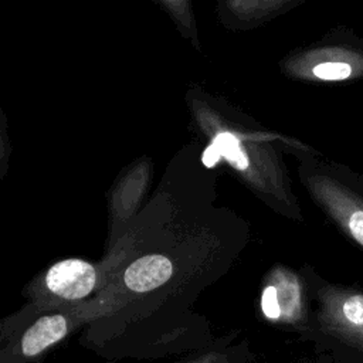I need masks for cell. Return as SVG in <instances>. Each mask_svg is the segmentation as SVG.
I'll return each mask as SVG.
<instances>
[{"mask_svg": "<svg viewBox=\"0 0 363 363\" xmlns=\"http://www.w3.org/2000/svg\"><path fill=\"white\" fill-rule=\"evenodd\" d=\"M316 309L309 332L326 352L329 363H363V289L306 277Z\"/></svg>", "mask_w": 363, "mask_h": 363, "instance_id": "6da1fadb", "label": "cell"}, {"mask_svg": "<svg viewBox=\"0 0 363 363\" xmlns=\"http://www.w3.org/2000/svg\"><path fill=\"white\" fill-rule=\"evenodd\" d=\"M301 177L335 227L363 251V173L342 163L305 159Z\"/></svg>", "mask_w": 363, "mask_h": 363, "instance_id": "7a4b0ae2", "label": "cell"}, {"mask_svg": "<svg viewBox=\"0 0 363 363\" xmlns=\"http://www.w3.org/2000/svg\"><path fill=\"white\" fill-rule=\"evenodd\" d=\"M295 69L302 78L318 82L363 81V37L347 26H337L299 55Z\"/></svg>", "mask_w": 363, "mask_h": 363, "instance_id": "3957f363", "label": "cell"}, {"mask_svg": "<svg viewBox=\"0 0 363 363\" xmlns=\"http://www.w3.org/2000/svg\"><path fill=\"white\" fill-rule=\"evenodd\" d=\"M306 278L286 267H275L268 274L261 292V312L274 322L309 329L311 313Z\"/></svg>", "mask_w": 363, "mask_h": 363, "instance_id": "277c9868", "label": "cell"}, {"mask_svg": "<svg viewBox=\"0 0 363 363\" xmlns=\"http://www.w3.org/2000/svg\"><path fill=\"white\" fill-rule=\"evenodd\" d=\"M98 272L94 264L67 258L52 264L44 275L45 291L60 301H79L96 286Z\"/></svg>", "mask_w": 363, "mask_h": 363, "instance_id": "5b68a950", "label": "cell"}, {"mask_svg": "<svg viewBox=\"0 0 363 363\" xmlns=\"http://www.w3.org/2000/svg\"><path fill=\"white\" fill-rule=\"evenodd\" d=\"M172 275V261L164 255L150 254L132 262L122 278L126 289L140 294L164 285Z\"/></svg>", "mask_w": 363, "mask_h": 363, "instance_id": "8992f818", "label": "cell"}, {"mask_svg": "<svg viewBox=\"0 0 363 363\" xmlns=\"http://www.w3.org/2000/svg\"><path fill=\"white\" fill-rule=\"evenodd\" d=\"M69 323V319L61 313L41 316L23 333L20 339L21 354L24 357H37L67 336Z\"/></svg>", "mask_w": 363, "mask_h": 363, "instance_id": "52a82bcc", "label": "cell"}]
</instances>
